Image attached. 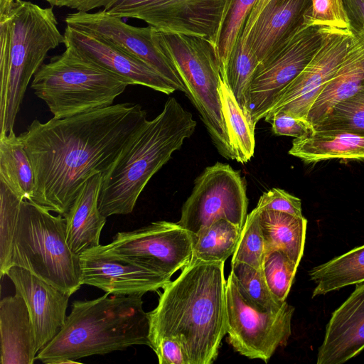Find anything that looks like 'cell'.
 <instances>
[{
  "instance_id": "cell-1",
  "label": "cell",
  "mask_w": 364,
  "mask_h": 364,
  "mask_svg": "<svg viewBox=\"0 0 364 364\" xmlns=\"http://www.w3.org/2000/svg\"><path fill=\"white\" fill-rule=\"evenodd\" d=\"M146 121L142 107L130 102L33 120L18 135L34 172L32 201L64 216L84 183L104 174Z\"/></svg>"
},
{
  "instance_id": "cell-2",
  "label": "cell",
  "mask_w": 364,
  "mask_h": 364,
  "mask_svg": "<svg viewBox=\"0 0 364 364\" xmlns=\"http://www.w3.org/2000/svg\"><path fill=\"white\" fill-rule=\"evenodd\" d=\"M225 262L191 259L159 294L147 312L149 347L163 338H177L190 364H210L227 333Z\"/></svg>"
},
{
  "instance_id": "cell-3",
  "label": "cell",
  "mask_w": 364,
  "mask_h": 364,
  "mask_svg": "<svg viewBox=\"0 0 364 364\" xmlns=\"http://www.w3.org/2000/svg\"><path fill=\"white\" fill-rule=\"evenodd\" d=\"M196 125L192 114L169 97L162 111L146 122L103 174L100 213L105 218L131 213L149 180L192 136Z\"/></svg>"
},
{
  "instance_id": "cell-4",
  "label": "cell",
  "mask_w": 364,
  "mask_h": 364,
  "mask_svg": "<svg viewBox=\"0 0 364 364\" xmlns=\"http://www.w3.org/2000/svg\"><path fill=\"white\" fill-rule=\"evenodd\" d=\"M109 295L74 301L63 328L36 359L46 364L74 363L135 345L149 346L143 294Z\"/></svg>"
},
{
  "instance_id": "cell-5",
  "label": "cell",
  "mask_w": 364,
  "mask_h": 364,
  "mask_svg": "<svg viewBox=\"0 0 364 364\" xmlns=\"http://www.w3.org/2000/svg\"><path fill=\"white\" fill-rule=\"evenodd\" d=\"M63 43L52 6L20 0L0 13V136L14 131L28 83Z\"/></svg>"
},
{
  "instance_id": "cell-6",
  "label": "cell",
  "mask_w": 364,
  "mask_h": 364,
  "mask_svg": "<svg viewBox=\"0 0 364 364\" xmlns=\"http://www.w3.org/2000/svg\"><path fill=\"white\" fill-rule=\"evenodd\" d=\"M26 269L70 295L82 284L80 255L70 248L65 218L23 199L12 245L11 267Z\"/></svg>"
},
{
  "instance_id": "cell-7",
  "label": "cell",
  "mask_w": 364,
  "mask_h": 364,
  "mask_svg": "<svg viewBox=\"0 0 364 364\" xmlns=\"http://www.w3.org/2000/svg\"><path fill=\"white\" fill-rule=\"evenodd\" d=\"M128 85L122 77L65 47L41 66L31 87L54 118L63 119L112 105Z\"/></svg>"
},
{
  "instance_id": "cell-8",
  "label": "cell",
  "mask_w": 364,
  "mask_h": 364,
  "mask_svg": "<svg viewBox=\"0 0 364 364\" xmlns=\"http://www.w3.org/2000/svg\"><path fill=\"white\" fill-rule=\"evenodd\" d=\"M159 43L172 61L211 141L226 159L234 160L219 92L222 77L215 46L208 40L158 31Z\"/></svg>"
},
{
  "instance_id": "cell-9",
  "label": "cell",
  "mask_w": 364,
  "mask_h": 364,
  "mask_svg": "<svg viewBox=\"0 0 364 364\" xmlns=\"http://www.w3.org/2000/svg\"><path fill=\"white\" fill-rule=\"evenodd\" d=\"M248 198L245 178L228 164L206 167L196 178L183 203L177 223L192 234L225 219L242 231L247 216Z\"/></svg>"
},
{
  "instance_id": "cell-10",
  "label": "cell",
  "mask_w": 364,
  "mask_h": 364,
  "mask_svg": "<svg viewBox=\"0 0 364 364\" xmlns=\"http://www.w3.org/2000/svg\"><path fill=\"white\" fill-rule=\"evenodd\" d=\"M227 333L235 351L250 359L267 363L291 333L294 307L287 301L277 311H260L247 303L230 271L226 280Z\"/></svg>"
},
{
  "instance_id": "cell-11",
  "label": "cell",
  "mask_w": 364,
  "mask_h": 364,
  "mask_svg": "<svg viewBox=\"0 0 364 364\" xmlns=\"http://www.w3.org/2000/svg\"><path fill=\"white\" fill-rule=\"evenodd\" d=\"M229 0H120L104 9L145 21L158 31L200 37L215 48Z\"/></svg>"
},
{
  "instance_id": "cell-12",
  "label": "cell",
  "mask_w": 364,
  "mask_h": 364,
  "mask_svg": "<svg viewBox=\"0 0 364 364\" xmlns=\"http://www.w3.org/2000/svg\"><path fill=\"white\" fill-rule=\"evenodd\" d=\"M193 235L177 223L156 221L119 232L102 248L119 259L171 279L192 259Z\"/></svg>"
},
{
  "instance_id": "cell-13",
  "label": "cell",
  "mask_w": 364,
  "mask_h": 364,
  "mask_svg": "<svg viewBox=\"0 0 364 364\" xmlns=\"http://www.w3.org/2000/svg\"><path fill=\"white\" fill-rule=\"evenodd\" d=\"M322 27L304 25L256 69L250 90L249 122L255 129L282 91L305 68L318 50Z\"/></svg>"
},
{
  "instance_id": "cell-14",
  "label": "cell",
  "mask_w": 364,
  "mask_h": 364,
  "mask_svg": "<svg viewBox=\"0 0 364 364\" xmlns=\"http://www.w3.org/2000/svg\"><path fill=\"white\" fill-rule=\"evenodd\" d=\"M65 22L67 26L97 35L142 60L187 95L180 75L159 43L156 28L131 26L104 9L96 12L77 11L68 14Z\"/></svg>"
},
{
  "instance_id": "cell-15",
  "label": "cell",
  "mask_w": 364,
  "mask_h": 364,
  "mask_svg": "<svg viewBox=\"0 0 364 364\" xmlns=\"http://www.w3.org/2000/svg\"><path fill=\"white\" fill-rule=\"evenodd\" d=\"M353 37L351 29L322 27L321 43L316 54L282 91L264 119L284 112L307 120L311 106L338 70Z\"/></svg>"
},
{
  "instance_id": "cell-16",
  "label": "cell",
  "mask_w": 364,
  "mask_h": 364,
  "mask_svg": "<svg viewBox=\"0 0 364 364\" xmlns=\"http://www.w3.org/2000/svg\"><path fill=\"white\" fill-rule=\"evenodd\" d=\"M63 36L65 47L122 77L129 85H143L166 95L177 90L171 82L146 63L97 35L66 25Z\"/></svg>"
},
{
  "instance_id": "cell-17",
  "label": "cell",
  "mask_w": 364,
  "mask_h": 364,
  "mask_svg": "<svg viewBox=\"0 0 364 364\" xmlns=\"http://www.w3.org/2000/svg\"><path fill=\"white\" fill-rule=\"evenodd\" d=\"M82 284L112 295L144 294L164 288L170 278L106 252L100 245L80 255Z\"/></svg>"
},
{
  "instance_id": "cell-18",
  "label": "cell",
  "mask_w": 364,
  "mask_h": 364,
  "mask_svg": "<svg viewBox=\"0 0 364 364\" xmlns=\"http://www.w3.org/2000/svg\"><path fill=\"white\" fill-rule=\"evenodd\" d=\"M6 275L13 282L16 293L21 295L26 304L38 353L63 328L71 295L20 267L12 266Z\"/></svg>"
},
{
  "instance_id": "cell-19",
  "label": "cell",
  "mask_w": 364,
  "mask_h": 364,
  "mask_svg": "<svg viewBox=\"0 0 364 364\" xmlns=\"http://www.w3.org/2000/svg\"><path fill=\"white\" fill-rule=\"evenodd\" d=\"M364 349V283L358 284L348 299L331 314L317 364H342Z\"/></svg>"
},
{
  "instance_id": "cell-20",
  "label": "cell",
  "mask_w": 364,
  "mask_h": 364,
  "mask_svg": "<svg viewBox=\"0 0 364 364\" xmlns=\"http://www.w3.org/2000/svg\"><path fill=\"white\" fill-rule=\"evenodd\" d=\"M311 0H271L242 38L259 64L282 47L304 25ZM242 35V34H241Z\"/></svg>"
},
{
  "instance_id": "cell-21",
  "label": "cell",
  "mask_w": 364,
  "mask_h": 364,
  "mask_svg": "<svg viewBox=\"0 0 364 364\" xmlns=\"http://www.w3.org/2000/svg\"><path fill=\"white\" fill-rule=\"evenodd\" d=\"M1 364H32L38 350L34 328L23 297L16 293L0 301Z\"/></svg>"
},
{
  "instance_id": "cell-22",
  "label": "cell",
  "mask_w": 364,
  "mask_h": 364,
  "mask_svg": "<svg viewBox=\"0 0 364 364\" xmlns=\"http://www.w3.org/2000/svg\"><path fill=\"white\" fill-rule=\"evenodd\" d=\"M102 176L103 173H97L84 183L64 215L68 244L77 255L100 245L101 232L107 219L98 206Z\"/></svg>"
},
{
  "instance_id": "cell-23",
  "label": "cell",
  "mask_w": 364,
  "mask_h": 364,
  "mask_svg": "<svg viewBox=\"0 0 364 364\" xmlns=\"http://www.w3.org/2000/svg\"><path fill=\"white\" fill-rule=\"evenodd\" d=\"M353 33L349 48L338 70L309 110L307 120L313 128L335 105L364 88V34Z\"/></svg>"
},
{
  "instance_id": "cell-24",
  "label": "cell",
  "mask_w": 364,
  "mask_h": 364,
  "mask_svg": "<svg viewBox=\"0 0 364 364\" xmlns=\"http://www.w3.org/2000/svg\"><path fill=\"white\" fill-rule=\"evenodd\" d=\"M289 154L306 164L330 159L364 160V135L343 131H314L295 138Z\"/></svg>"
},
{
  "instance_id": "cell-25",
  "label": "cell",
  "mask_w": 364,
  "mask_h": 364,
  "mask_svg": "<svg viewBox=\"0 0 364 364\" xmlns=\"http://www.w3.org/2000/svg\"><path fill=\"white\" fill-rule=\"evenodd\" d=\"M257 209L259 211L265 252L274 250L282 251L299 266L304 254L307 220L304 216L297 217L276 210Z\"/></svg>"
},
{
  "instance_id": "cell-26",
  "label": "cell",
  "mask_w": 364,
  "mask_h": 364,
  "mask_svg": "<svg viewBox=\"0 0 364 364\" xmlns=\"http://www.w3.org/2000/svg\"><path fill=\"white\" fill-rule=\"evenodd\" d=\"M0 182L20 198L32 200L33 169L22 141L14 131L0 136Z\"/></svg>"
},
{
  "instance_id": "cell-27",
  "label": "cell",
  "mask_w": 364,
  "mask_h": 364,
  "mask_svg": "<svg viewBox=\"0 0 364 364\" xmlns=\"http://www.w3.org/2000/svg\"><path fill=\"white\" fill-rule=\"evenodd\" d=\"M309 275L316 284L312 298L364 282V245L312 268Z\"/></svg>"
},
{
  "instance_id": "cell-28",
  "label": "cell",
  "mask_w": 364,
  "mask_h": 364,
  "mask_svg": "<svg viewBox=\"0 0 364 364\" xmlns=\"http://www.w3.org/2000/svg\"><path fill=\"white\" fill-rule=\"evenodd\" d=\"M219 92L234 160L242 164L247 163L255 153V129L232 92L223 80L220 83Z\"/></svg>"
},
{
  "instance_id": "cell-29",
  "label": "cell",
  "mask_w": 364,
  "mask_h": 364,
  "mask_svg": "<svg viewBox=\"0 0 364 364\" xmlns=\"http://www.w3.org/2000/svg\"><path fill=\"white\" fill-rule=\"evenodd\" d=\"M241 230L234 223L220 219L193 234L192 259L225 262L234 254Z\"/></svg>"
},
{
  "instance_id": "cell-30",
  "label": "cell",
  "mask_w": 364,
  "mask_h": 364,
  "mask_svg": "<svg viewBox=\"0 0 364 364\" xmlns=\"http://www.w3.org/2000/svg\"><path fill=\"white\" fill-rule=\"evenodd\" d=\"M258 65L256 55L240 34L229 58L226 84L248 120L250 90Z\"/></svg>"
},
{
  "instance_id": "cell-31",
  "label": "cell",
  "mask_w": 364,
  "mask_h": 364,
  "mask_svg": "<svg viewBox=\"0 0 364 364\" xmlns=\"http://www.w3.org/2000/svg\"><path fill=\"white\" fill-rule=\"evenodd\" d=\"M257 0H229L219 32L215 53L222 80L226 83L230 55Z\"/></svg>"
},
{
  "instance_id": "cell-32",
  "label": "cell",
  "mask_w": 364,
  "mask_h": 364,
  "mask_svg": "<svg viewBox=\"0 0 364 364\" xmlns=\"http://www.w3.org/2000/svg\"><path fill=\"white\" fill-rule=\"evenodd\" d=\"M238 289L244 300L263 311H279L286 302L280 301L272 293L262 269H257L244 262L231 263Z\"/></svg>"
},
{
  "instance_id": "cell-33",
  "label": "cell",
  "mask_w": 364,
  "mask_h": 364,
  "mask_svg": "<svg viewBox=\"0 0 364 364\" xmlns=\"http://www.w3.org/2000/svg\"><path fill=\"white\" fill-rule=\"evenodd\" d=\"M314 131H343L364 135V88L338 103L318 124Z\"/></svg>"
},
{
  "instance_id": "cell-34",
  "label": "cell",
  "mask_w": 364,
  "mask_h": 364,
  "mask_svg": "<svg viewBox=\"0 0 364 364\" xmlns=\"http://www.w3.org/2000/svg\"><path fill=\"white\" fill-rule=\"evenodd\" d=\"M20 198L4 183L0 182V275L11 268L14 237L20 212Z\"/></svg>"
},
{
  "instance_id": "cell-35",
  "label": "cell",
  "mask_w": 364,
  "mask_h": 364,
  "mask_svg": "<svg viewBox=\"0 0 364 364\" xmlns=\"http://www.w3.org/2000/svg\"><path fill=\"white\" fill-rule=\"evenodd\" d=\"M265 249L259 211L255 208L247 214L231 263L244 262L262 269Z\"/></svg>"
},
{
  "instance_id": "cell-36",
  "label": "cell",
  "mask_w": 364,
  "mask_h": 364,
  "mask_svg": "<svg viewBox=\"0 0 364 364\" xmlns=\"http://www.w3.org/2000/svg\"><path fill=\"white\" fill-rule=\"evenodd\" d=\"M298 267L282 251L265 252L262 272L272 293L280 301H286Z\"/></svg>"
},
{
  "instance_id": "cell-37",
  "label": "cell",
  "mask_w": 364,
  "mask_h": 364,
  "mask_svg": "<svg viewBox=\"0 0 364 364\" xmlns=\"http://www.w3.org/2000/svg\"><path fill=\"white\" fill-rule=\"evenodd\" d=\"M304 25L350 29L343 0H311Z\"/></svg>"
},
{
  "instance_id": "cell-38",
  "label": "cell",
  "mask_w": 364,
  "mask_h": 364,
  "mask_svg": "<svg viewBox=\"0 0 364 364\" xmlns=\"http://www.w3.org/2000/svg\"><path fill=\"white\" fill-rule=\"evenodd\" d=\"M259 210H270L302 217L301 200L283 189L273 188L263 193L257 206Z\"/></svg>"
},
{
  "instance_id": "cell-39",
  "label": "cell",
  "mask_w": 364,
  "mask_h": 364,
  "mask_svg": "<svg viewBox=\"0 0 364 364\" xmlns=\"http://www.w3.org/2000/svg\"><path fill=\"white\" fill-rule=\"evenodd\" d=\"M264 120L271 124L272 132L277 136L301 138L314 131L306 119L293 117L284 112H276Z\"/></svg>"
},
{
  "instance_id": "cell-40",
  "label": "cell",
  "mask_w": 364,
  "mask_h": 364,
  "mask_svg": "<svg viewBox=\"0 0 364 364\" xmlns=\"http://www.w3.org/2000/svg\"><path fill=\"white\" fill-rule=\"evenodd\" d=\"M152 350L160 364H190L182 345L176 338H163Z\"/></svg>"
},
{
  "instance_id": "cell-41",
  "label": "cell",
  "mask_w": 364,
  "mask_h": 364,
  "mask_svg": "<svg viewBox=\"0 0 364 364\" xmlns=\"http://www.w3.org/2000/svg\"><path fill=\"white\" fill-rule=\"evenodd\" d=\"M350 29L364 34V0H343Z\"/></svg>"
},
{
  "instance_id": "cell-42",
  "label": "cell",
  "mask_w": 364,
  "mask_h": 364,
  "mask_svg": "<svg viewBox=\"0 0 364 364\" xmlns=\"http://www.w3.org/2000/svg\"><path fill=\"white\" fill-rule=\"evenodd\" d=\"M271 0H257L255 5L254 6L252 10L251 11L250 15L247 17L245 26L243 28L242 32L241 33L243 37L246 36L251 29L252 25L255 21L259 16L261 11L266 6V5Z\"/></svg>"
},
{
  "instance_id": "cell-43",
  "label": "cell",
  "mask_w": 364,
  "mask_h": 364,
  "mask_svg": "<svg viewBox=\"0 0 364 364\" xmlns=\"http://www.w3.org/2000/svg\"><path fill=\"white\" fill-rule=\"evenodd\" d=\"M17 0H0V6H8L11 4L12 2Z\"/></svg>"
},
{
  "instance_id": "cell-44",
  "label": "cell",
  "mask_w": 364,
  "mask_h": 364,
  "mask_svg": "<svg viewBox=\"0 0 364 364\" xmlns=\"http://www.w3.org/2000/svg\"><path fill=\"white\" fill-rule=\"evenodd\" d=\"M17 1H20V0H17Z\"/></svg>"
}]
</instances>
